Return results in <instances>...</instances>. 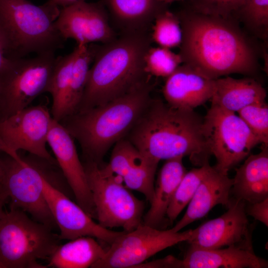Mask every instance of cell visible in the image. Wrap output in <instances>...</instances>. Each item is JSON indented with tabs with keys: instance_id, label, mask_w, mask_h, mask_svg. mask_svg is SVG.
Wrapping results in <instances>:
<instances>
[{
	"instance_id": "cell-1",
	"label": "cell",
	"mask_w": 268,
	"mask_h": 268,
	"mask_svg": "<svg viewBox=\"0 0 268 268\" xmlns=\"http://www.w3.org/2000/svg\"><path fill=\"white\" fill-rule=\"evenodd\" d=\"M176 14L182 31L179 54L183 63L212 79L232 73L252 75L256 72L254 47L236 20L189 7Z\"/></svg>"
},
{
	"instance_id": "cell-2",
	"label": "cell",
	"mask_w": 268,
	"mask_h": 268,
	"mask_svg": "<svg viewBox=\"0 0 268 268\" xmlns=\"http://www.w3.org/2000/svg\"><path fill=\"white\" fill-rule=\"evenodd\" d=\"M127 138L144 158L159 162L189 156L201 166L211 155L203 132V118L194 110L173 107L151 99Z\"/></svg>"
},
{
	"instance_id": "cell-3",
	"label": "cell",
	"mask_w": 268,
	"mask_h": 268,
	"mask_svg": "<svg viewBox=\"0 0 268 268\" xmlns=\"http://www.w3.org/2000/svg\"><path fill=\"white\" fill-rule=\"evenodd\" d=\"M151 42L149 32H133L94 46L93 64L76 112L106 103L148 81L144 57Z\"/></svg>"
},
{
	"instance_id": "cell-4",
	"label": "cell",
	"mask_w": 268,
	"mask_h": 268,
	"mask_svg": "<svg viewBox=\"0 0 268 268\" xmlns=\"http://www.w3.org/2000/svg\"><path fill=\"white\" fill-rule=\"evenodd\" d=\"M147 81L104 104L67 116L59 122L79 143L86 161L99 165L109 148L135 125L151 98Z\"/></svg>"
},
{
	"instance_id": "cell-5",
	"label": "cell",
	"mask_w": 268,
	"mask_h": 268,
	"mask_svg": "<svg viewBox=\"0 0 268 268\" xmlns=\"http://www.w3.org/2000/svg\"><path fill=\"white\" fill-rule=\"evenodd\" d=\"M60 8L47 2L0 0V39L7 58L55 53L66 41L56 26Z\"/></svg>"
},
{
	"instance_id": "cell-6",
	"label": "cell",
	"mask_w": 268,
	"mask_h": 268,
	"mask_svg": "<svg viewBox=\"0 0 268 268\" xmlns=\"http://www.w3.org/2000/svg\"><path fill=\"white\" fill-rule=\"evenodd\" d=\"M61 240L53 229L21 209L0 212V268H47L39 262L48 260Z\"/></svg>"
},
{
	"instance_id": "cell-7",
	"label": "cell",
	"mask_w": 268,
	"mask_h": 268,
	"mask_svg": "<svg viewBox=\"0 0 268 268\" xmlns=\"http://www.w3.org/2000/svg\"><path fill=\"white\" fill-rule=\"evenodd\" d=\"M3 153L1 186L10 208L21 209L52 229L57 227L43 191L45 173L51 163L57 162L30 153L24 157Z\"/></svg>"
},
{
	"instance_id": "cell-8",
	"label": "cell",
	"mask_w": 268,
	"mask_h": 268,
	"mask_svg": "<svg viewBox=\"0 0 268 268\" xmlns=\"http://www.w3.org/2000/svg\"><path fill=\"white\" fill-rule=\"evenodd\" d=\"M98 223L105 228L134 230L142 223L145 208L123 184L121 177L106 170L102 165L83 164Z\"/></svg>"
},
{
	"instance_id": "cell-9",
	"label": "cell",
	"mask_w": 268,
	"mask_h": 268,
	"mask_svg": "<svg viewBox=\"0 0 268 268\" xmlns=\"http://www.w3.org/2000/svg\"><path fill=\"white\" fill-rule=\"evenodd\" d=\"M56 60L52 52L31 58H7L0 72V121L46 92Z\"/></svg>"
},
{
	"instance_id": "cell-10",
	"label": "cell",
	"mask_w": 268,
	"mask_h": 268,
	"mask_svg": "<svg viewBox=\"0 0 268 268\" xmlns=\"http://www.w3.org/2000/svg\"><path fill=\"white\" fill-rule=\"evenodd\" d=\"M203 132L209 152L216 159L213 167L225 174L260 143L238 115L213 104L203 118Z\"/></svg>"
},
{
	"instance_id": "cell-11",
	"label": "cell",
	"mask_w": 268,
	"mask_h": 268,
	"mask_svg": "<svg viewBox=\"0 0 268 268\" xmlns=\"http://www.w3.org/2000/svg\"><path fill=\"white\" fill-rule=\"evenodd\" d=\"M193 229L183 232L161 230L143 223L130 231H123L106 250L93 268H136L156 253L187 242Z\"/></svg>"
},
{
	"instance_id": "cell-12",
	"label": "cell",
	"mask_w": 268,
	"mask_h": 268,
	"mask_svg": "<svg viewBox=\"0 0 268 268\" xmlns=\"http://www.w3.org/2000/svg\"><path fill=\"white\" fill-rule=\"evenodd\" d=\"M66 181L57 163H51L44 176L43 191L52 215L60 230L61 240L91 236L109 245L122 232L111 230L95 222L77 203L60 190L59 183Z\"/></svg>"
},
{
	"instance_id": "cell-13",
	"label": "cell",
	"mask_w": 268,
	"mask_h": 268,
	"mask_svg": "<svg viewBox=\"0 0 268 268\" xmlns=\"http://www.w3.org/2000/svg\"><path fill=\"white\" fill-rule=\"evenodd\" d=\"M93 46L77 45L69 54L57 57L46 92L52 98L51 115L60 122L76 112L85 87Z\"/></svg>"
},
{
	"instance_id": "cell-14",
	"label": "cell",
	"mask_w": 268,
	"mask_h": 268,
	"mask_svg": "<svg viewBox=\"0 0 268 268\" xmlns=\"http://www.w3.org/2000/svg\"><path fill=\"white\" fill-rule=\"evenodd\" d=\"M53 118L45 106H28L0 121V138L5 152L15 156L20 150L57 162L48 151V136Z\"/></svg>"
},
{
	"instance_id": "cell-15",
	"label": "cell",
	"mask_w": 268,
	"mask_h": 268,
	"mask_svg": "<svg viewBox=\"0 0 268 268\" xmlns=\"http://www.w3.org/2000/svg\"><path fill=\"white\" fill-rule=\"evenodd\" d=\"M55 23L64 39H73L77 45L103 44L117 37L107 11L101 1H79L63 7Z\"/></svg>"
},
{
	"instance_id": "cell-16",
	"label": "cell",
	"mask_w": 268,
	"mask_h": 268,
	"mask_svg": "<svg viewBox=\"0 0 268 268\" xmlns=\"http://www.w3.org/2000/svg\"><path fill=\"white\" fill-rule=\"evenodd\" d=\"M246 202L233 199L227 210L193 229L187 241L190 246L214 249L231 246L253 247V226L245 211Z\"/></svg>"
},
{
	"instance_id": "cell-17",
	"label": "cell",
	"mask_w": 268,
	"mask_h": 268,
	"mask_svg": "<svg viewBox=\"0 0 268 268\" xmlns=\"http://www.w3.org/2000/svg\"><path fill=\"white\" fill-rule=\"evenodd\" d=\"M47 143L77 203L92 218H96L84 167L78 157L74 139L65 127L54 119Z\"/></svg>"
},
{
	"instance_id": "cell-18",
	"label": "cell",
	"mask_w": 268,
	"mask_h": 268,
	"mask_svg": "<svg viewBox=\"0 0 268 268\" xmlns=\"http://www.w3.org/2000/svg\"><path fill=\"white\" fill-rule=\"evenodd\" d=\"M214 87L215 79L183 63L166 78L162 92L166 102L171 106L194 110L211 99Z\"/></svg>"
},
{
	"instance_id": "cell-19",
	"label": "cell",
	"mask_w": 268,
	"mask_h": 268,
	"mask_svg": "<svg viewBox=\"0 0 268 268\" xmlns=\"http://www.w3.org/2000/svg\"><path fill=\"white\" fill-rule=\"evenodd\" d=\"M233 179L228 174L220 172L211 166L199 185L187 205L182 217L172 228L176 232L204 217L218 204L228 207L231 200Z\"/></svg>"
},
{
	"instance_id": "cell-20",
	"label": "cell",
	"mask_w": 268,
	"mask_h": 268,
	"mask_svg": "<svg viewBox=\"0 0 268 268\" xmlns=\"http://www.w3.org/2000/svg\"><path fill=\"white\" fill-rule=\"evenodd\" d=\"M268 261L257 256L253 247L231 246L208 249L189 246L180 268H267Z\"/></svg>"
},
{
	"instance_id": "cell-21",
	"label": "cell",
	"mask_w": 268,
	"mask_h": 268,
	"mask_svg": "<svg viewBox=\"0 0 268 268\" xmlns=\"http://www.w3.org/2000/svg\"><path fill=\"white\" fill-rule=\"evenodd\" d=\"M121 34L149 32L156 17L167 9L159 0H101Z\"/></svg>"
},
{
	"instance_id": "cell-22",
	"label": "cell",
	"mask_w": 268,
	"mask_h": 268,
	"mask_svg": "<svg viewBox=\"0 0 268 268\" xmlns=\"http://www.w3.org/2000/svg\"><path fill=\"white\" fill-rule=\"evenodd\" d=\"M231 194L234 199L254 203L268 198V148L263 146L256 154L249 155L236 169Z\"/></svg>"
},
{
	"instance_id": "cell-23",
	"label": "cell",
	"mask_w": 268,
	"mask_h": 268,
	"mask_svg": "<svg viewBox=\"0 0 268 268\" xmlns=\"http://www.w3.org/2000/svg\"><path fill=\"white\" fill-rule=\"evenodd\" d=\"M267 92L253 78L236 79L229 76L215 79L211 104L237 113L243 108L265 102Z\"/></svg>"
},
{
	"instance_id": "cell-24",
	"label": "cell",
	"mask_w": 268,
	"mask_h": 268,
	"mask_svg": "<svg viewBox=\"0 0 268 268\" xmlns=\"http://www.w3.org/2000/svg\"><path fill=\"white\" fill-rule=\"evenodd\" d=\"M183 158L178 157L166 160L161 168L150 208L143 217V224L159 229L163 223L174 193L187 172Z\"/></svg>"
},
{
	"instance_id": "cell-25",
	"label": "cell",
	"mask_w": 268,
	"mask_h": 268,
	"mask_svg": "<svg viewBox=\"0 0 268 268\" xmlns=\"http://www.w3.org/2000/svg\"><path fill=\"white\" fill-rule=\"evenodd\" d=\"M106 249L91 236H81L60 244L48 259L47 267L92 268L104 255Z\"/></svg>"
},
{
	"instance_id": "cell-26",
	"label": "cell",
	"mask_w": 268,
	"mask_h": 268,
	"mask_svg": "<svg viewBox=\"0 0 268 268\" xmlns=\"http://www.w3.org/2000/svg\"><path fill=\"white\" fill-rule=\"evenodd\" d=\"M211 166L206 163L187 171L179 184L168 206L166 217L172 224L188 205Z\"/></svg>"
},
{
	"instance_id": "cell-27",
	"label": "cell",
	"mask_w": 268,
	"mask_h": 268,
	"mask_svg": "<svg viewBox=\"0 0 268 268\" xmlns=\"http://www.w3.org/2000/svg\"><path fill=\"white\" fill-rule=\"evenodd\" d=\"M158 163L141 155L122 177L127 188L142 194L149 203L153 197L155 175Z\"/></svg>"
},
{
	"instance_id": "cell-28",
	"label": "cell",
	"mask_w": 268,
	"mask_h": 268,
	"mask_svg": "<svg viewBox=\"0 0 268 268\" xmlns=\"http://www.w3.org/2000/svg\"><path fill=\"white\" fill-rule=\"evenodd\" d=\"M151 29L152 41L159 47L171 49L181 45L182 31L176 14L167 9L163 11L155 18Z\"/></svg>"
},
{
	"instance_id": "cell-29",
	"label": "cell",
	"mask_w": 268,
	"mask_h": 268,
	"mask_svg": "<svg viewBox=\"0 0 268 268\" xmlns=\"http://www.w3.org/2000/svg\"><path fill=\"white\" fill-rule=\"evenodd\" d=\"M234 19L242 21L256 36L268 37V0H244Z\"/></svg>"
},
{
	"instance_id": "cell-30",
	"label": "cell",
	"mask_w": 268,
	"mask_h": 268,
	"mask_svg": "<svg viewBox=\"0 0 268 268\" xmlns=\"http://www.w3.org/2000/svg\"><path fill=\"white\" fill-rule=\"evenodd\" d=\"M182 64L179 53L159 46H151L144 57V70L150 76L167 78Z\"/></svg>"
},
{
	"instance_id": "cell-31",
	"label": "cell",
	"mask_w": 268,
	"mask_h": 268,
	"mask_svg": "<svg viewBox=\"0 0 268 268\" xmlns=\"http://www.w3.org/2000/svg\"><path fill=\"white\" fill-rule=\"evenodd\" d=\"M141 157L134 144L123 138L114 145L109 163L102 165L107 171L122 178Z\"/></svg>"
},
{
	"instance_id": "cell-32",
	"label": "cell",
	"mask_w": 268,
	"mask_h": 268,
	"mask_svg": "<svg viewBox=\"0 0 268 268\" xmlns=\"http://www.w3.org/2000/svg\"><path fill=\"white\" fill-rule=\"evenodd\" d=\"M237 113L260 143L268 146V107L266 102L249 105Z\"/></svg>"
},
{
	"instance_id": "cell-33",
	"label": "cell",
	"mask_w": 268,
	"mask_h": 268,
	"mask_svg": "<svg viewBox=\"0 0 268 268\" xmlns=\"http://www.w3.org/2000/svg\"><path fill=\"white\" fill-rule=\"evenodd\" d=\"M189 8L198 12L234 19L244 0H190Z\"/></svg>"
},
{
	"instance_id": "cell-34",
	"label": "cell",
	"mask_w": 268,
	"mask_h": 268,
	"mask_svg": "<svg viewBox=\"0 0 268 268\" xmlns=\"http://www.w3.org/2000/svg\"><path fill=\"white\" fill-rule=\"evenodd\" d=\"M245 211L247 215L268 226V198L254 203H246Z\"/></svg>"
},
{
	"instance_id": "cell-35",
	"label": "cell",
	"mask_w": 268,
	"mask_h": 268,
	"mask_svg": "<svg viewBox=\"0 0 268 268\" xmlns=\"http://www.w3.org/2000/svg\"><path fill=\"white\" fill-rule=\"evenodd\" d=\"M179 260L170 255L149 263H143L136 268H179Z\"/></svg>"
},
{
	"instance_id": "cell-36",
	"label": "cell",
	"mask_w": 268,
	"mask_h": 268,
	"mask_svg": "<svg viewBox=\"0 0 268 268\" xmlns=\"http://www.w3.org/2000/svg\"><path fill=\"white\" fill-rule=\"evenodd\" d=\"M85 0H49L47 2L60 8L79 1Z\"/></svg>"
},
{
	"instance_id": "cell-37",
	"label": "cell",
	"mask_w": 268,
	"mask_h": 268,
	"mask_svg": "<svg viewBox=\"0 0 268 268\" xmlns=\"http://www.w3.org/2000/svg\"><path fill=\"white\" fill-rule=\"evenodd\" d=\"M7 58L5 56L4 48L0 39V72L5 64Z\"/></svg>"
},
{
	"instance_id": "cell-38",
	"label": "cell",
	"mask_w": 268,
	"mask_h": 268,
	"mask_svg": "<svg viewBox=\"0 0 268 268\" xmlns=\"http://www.w3.org/2000/svg\"><path fill=\"white\" fill-rule=\"evenodd\" d=\"M7 201V198L4 193L0 192V212L3 210V206Z\"/></svg>"
},
{
	"instance_id": "cell-39",
	"label": "cell",
	"mask_w": 268,
	"mask_h": 268,
	"mask_svg": "<svg viewBox=\"0 0 268 268\" xmlns=\"http://www.w3.org/2000/svg\"><path fill=\"white\" fill-rule=\"evenodd\" d=\"M5 147L0 138V153L1 152H5ZM1 178H2V170H1L0 162V192H3V190L1 186Z\"/></svg>"
},
{
	"instance_id": "cell-40",
	"label": "cell",
	"mask_w": 268,
	"mask_h": 268,
	"mask_svg": "<svg viewBox=\"0 0 268 268\" xmlns=\"http://www.w3.org/2000/svg\"><path fill=\"white\" fill-rule=\"evenodd\" d=\"M159 0L160 2L168 5V4L171 3L174 1L184 0Z\"/></svg>"
}]
</instances>
